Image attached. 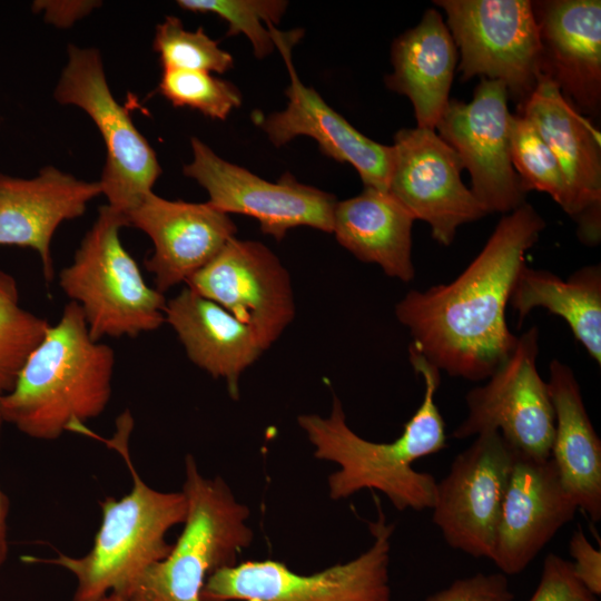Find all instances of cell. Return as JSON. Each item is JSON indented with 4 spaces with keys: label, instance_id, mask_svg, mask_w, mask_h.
Masks as SVG:
<instances>
[{
    "label": "cell",
    "instance_id": "6da1fadb",
    "mask_svg": "<svg viewBox=\"0 0 601 601\" xmlns=\"http://www.w3.org/2000/svg\"><path fill=\"white\" fill-rule=\"evenodd\" d=\"M545 223L524 203L504 215L486 244L451 283L410 290L395 314L408 328L411 343L450 376L489 378L513 351L518 336L505 311L526 252Z\"/></svg>",
    "mask_w": 601,
    "mask_h": 601
},
{
    "label": "cell",
    "instance_id": "7a4b0ae2",
    "mask_svg": "<svg viewBox=\"0 0 601 601\" xmlns=\"http://www.w3.org/2000/svg\"><path fill=\"white\" fill-rule=\"evenodd\" d=\"M408 358L423 378L424 395L394 441L371 442L352 431L336 396L328 417L316 414L297 417L314 446V456L338 465L328 476L332 500L347 499L368 489L382 492L398 511L433 508L436 480L430 473L414 470L412 464L446 447L445 423L435 403L441 371L412 344Z\"/></svg>",
    "mask_w": 601,
    "mask_h": 601
},
{
    "label": "cell",
    "instance_id": "3957f363",
    "mask_svg": "<svg viewBox=\"0 0 601 601\" xmlns=\"http://www.w3.org/2000/svg\"><path fill=\"white\" fill-rule=\"evenodd\" d=\"M115 352L91 338L70 302L28 356L13 388L0 396V415L21 433L56 440L98 417L112 392Z\"/></svg>",
    "mask_w": 601,
    "mask_h": 601
},
{
    "label": "cell",
    "instance_id": "277c9868",
    "mask_svg": "<svg viewBox=\"0 0 601 601\" xmlns=\"http://www.w3.org/2000/svg\"><path fill=\"white\" fill-rule=\"evenodd\" d=\"M129 422L128 416L120 420L109 444L124 457L132 487L119 500L108 496L100 503L101 523L92 548L77 558L62 553L50 559L29 558L30 562L59 565L72 573L77 581L73 601L120 594L145 569L168 555L173 544L166 535L187 516L183 491L155 490L134 467L128 450Z\"/></svg>",
    "mask_w": 601,
    "mask_h": 601
},
{
    "label": "cell",
    "instance_id": "5b68a950",
    "mask_svg": "<svg viewBox=\"0 0 601 601\" xmlns=\"http://www.w3.org/2000/svg\"><path fill=\"white\" fill-rule=\"evenodd\" d=\"M181 491L188 510L177 542L165 559L145 569L118 595L129 601H201L207 579L237 564L238 554L250 545L249 509L221 477L204 476L190 454Z\"/></svg>",
    "mask_w": 601,
    "mask_h": 601
},
{
    "label": "cell",
    "instance_id": "8992f818",
    "mask_svg": "<svg viewBox=\"0 0 601 601\" xmlns=\"http://www.w3.org/2000/svg\"><path fill=\"white\" fill-rule=\"evenodd\" d=\"M127 217L108 205L83 236L72 262L61 269L59 286L79 305L92 339L136 337L159 328L165 321L166 298L148 286L120 230Z\"/></svg>",
    "mask_w": 601,
    "mask_h": 601
},
{
    "label": "cell",
    "instance_id": "52a82bcc",
    "mask_svg": "<svg viewBox=\"0 0 601 601\" xmlns=\"http://www.w3.org/2000/svg\"><path fill=\"white\" fill-rule=\"evenodd\" d=\"M368 522L371 546L355 559L313 574H298L275 560L245 561L214 572L201 601H391L390 552L395 525L375 497Z\"/></svg>",
    "mask_w": 601,
    "mask_h": 601
},
{
    "label": "cell",
    "instance_id": "ba28073f",
    "mask_svg": "<svg viewBox=\"0 0 601 601\" xmlns=\"http://www.w3.org/2000/svg\"><path fill=\"white\" fill-rule=\"evenodd\" d=\"M53 97L83 110L99 130L106 161L98 180L108 206L127 214L152 191L161 174L157 155L114 97L98 49L69 45Z\"/></svg>",
    "mask_w": 601,
    "mask_h": 601
},
{
    "label": "cell",
    "instance_id": "9c48e42d",
    "mask_svg": "<svg viewBox=\"0 0 601 601\" xmlns=\"http://www.w3.org/2000/svg\"><path fill=\"white\" fill-rule=\"evenodd\" d=\"M460 49L462 80L481 76L504 83L518 106L541 76V42L532 1L437 0Z\"/></svg>",
    "mask_w": 601,
    "mask_h": 601
},
{
    "label": "cell",
    "instance_id": "30bf717a",
    "mask_svg": "<svg viewBox=\"0 0 601 601\" xmlns=\"http://www.w3.org/2000/svg\"><path fill=\"white\" fill-rule=\"evenodd\" d=\"M539 329L521 336L489 381L465 396L467 416L452 432L457 440L499 431L515 451L549 459L554 436V410L548 383L536 367Z\"/></svg>",
    "mask_w": 601,
    "mask_h": 601
},
{
    "label": "cell",
    "instance_id": "8fae6325",
    "mask_svg": "<svg viewBox=\"0 0 601 601\" xmlns=\"http://www.w3.org/2000/svg\"><path fill=\"white\" fill-rule=\"evenodd\" d=\"M514 456L499 431H484L436 482L432 521L452 549L492 559Z\"/></svg>",
    "mask_w": 601,
    "mask_h": 601
},
{
    "label": "cell",
    "instance_id": "7c38bea8",
    "mask_svg": "<svg viewBox=\"0 0 601 601\" xmlns=\"http://www.w3.org/2000/svg\"><path fill=\"white\" fill-rule=\"evenodd\" d=\"M190 144L193 160L183 173L205 188L208 203L223 213L257 219L262 231L277 240L298 226L333 231L334 195L300 184L288 173L275 183L267 181L224 160L196 137Z\"/></svg>",
    "mask_w": 601,
    "mask_h": 601
},
{
    "label": "cell",
    "instance_id": "4fadbf2b",
    "mask_svg": "<svg viewBox=\"0 0 601 601\" xmlns=\"http://www.w3.org/2000/svg\"><path fill=\"white\" fill-rule=\"evenodd\" d=\"M388 191L413 215L427 223L444 246L457 228L489 213L461 179L456 151L432 129H401L394 137Z\"/></svg>",
    "mask_w": 601,
    "mask_h": 601
},
{
    "label": "cell",
    "instance_id": "5bb4252c",
    "mask_svg": "<svg viewBox=\"0 0 601 601\" xmlns=\"http://www.w3.org/2000/svg\"><path fill=\"white\" fill-rule=\"evenodd\" d=\"M186 284L247 325L265 351L295 316L290 276L259 242L231 238Z\"/></svg>",
    "mask_w": 601,
    "mask_h": 601
},
{
    "label": "cell",
    "instance_id": "9a60e30c",
    "mask_svg": "<svg viewBox=\"0 0 601 601\" xmlns=\"http://www.w3.org/2000/svg\"><path fill=\"white\" fill-rule=\"evenodd\" d=\"M508 98L503 82L481 78L473 99L450 100L435 127L469 170L477 200L487 213L504 215L525 203L510 158Z\"/></svg>",
    "mask_w": 601,
    "mask_h": 601
},
{
    "label": "cell",
    "instance_id": "2e32d148",
    "mask_svg": "<svg viewBox=\"0 0 601 601\" xmlns=\"http://www.w3.org/2000/svg\"><path fill=\"white\" fill-rule=\"evenodd\" d=\"M554 154L566 188L564 211L578 224L589 246L601 237V148L592 124L546 76L541 75L528 99L518 106Z\"/></svg>",
    "mask_w": 601,
    "mask_h": 601
},
{
    "label": "cell",
    "instance_id": "e0dca14e",
    "mask_svg": "<svg viewBox=\"0 0 601 601\" xmlns=\"http://www.w3.org/2000/svg\"><path fill=\"white\" fill-rule=\"evenodd\" d=\"M273 35L290 78L286 89L288 105L283 111L266 117L256 111L254 121L276 147L297 136H309L317 141L323 154L338 162L352 165L364 187L388 191L393 147L361 134L313 88L299 80L292 61V47L300 38L302 31L282 32L273 27Z\"/></svg>",
    "mask_w": 601,
    "mask_h": 601
},
{
    "label": "cell",
    "instance_id": "ac0fdd59",
    "mask_svg": "<svg viewBox=\"0 0 601 601\" xmlns=\"http://www.w3.org/2000/svg\"><path fill=\"white\" fill-rule=\"evenodd\" d=\"M577 510L551 457L515 451L491 561L505 575L521 573Z\"/></svg>",
    "mask_w": 601,
    "mask_h": 601
},
{
    "label": "cell",
    "instance_id": "d6986e66",
    "mask_svg": "<svg viewBox=\"0 0 601 601\" xmlns=\"http://www.w3.org/2000/svg\"><path fill=\"white\" fill-rule=\"evenodd\" d=\"M129 227L142 230L154 252L145 260L156 289L165 293L187 282L235 237L237 227L210 203L165 199L150 191L126 214Z\"/></svg>",
    "mask_w": 601,
    "mask_h": 601
},
{
    "label": "cell",
    "instance_id": "ffe728a7",
    "mask_svg": "<svg viewBox=\"0 0 601 601\" xmlns=\"http://www.w3.org/2000/svg\"><path fill=\"white\" fill-rule=\"evenodd\" d=\"M541 42V75L583 114L601 106V2H532Z\"/></svg>",
    "mask_w": 601,
    "mask_h": 601
},
{
    "label": "cell",
    "instance_id": "44dd1931",
    "mask_svg": "<svg viewBox=\"0 0 601 601\" xmlns=\"http://www.w3.org/2000/svg\"><path fill=\"white\" fill-rule=\"evenodd\" d=\"M101 195L99 181H87L55 166L32 178L0 174V246L37 252L47 282L53 278L51 239L66 220L82 216Z\"/></svg>",
    "mask_w": 601,
    "mask_h": 601
},
{
    "label": "cell",
    "instance_id": "7402d4cb",
    "mask_svg": "<svg viewBox=\"0 0 601 601\" xmlns=\"http://www.w3.org/2000/svg\"><path fill=\"white\" fill-rule=\"evenodd\" d=\"M165 321L189 359L215 378H224L230 397L238 400L240 375L265 351L254 332L187 286L167 300Z\"/></svg>",
    "mask_w": 601,
    "mask_h": 601
},
{
    "label": "cell",
    "instance_id": "603a6c76",
    "mask_svg": "<svg viewBox=\"0 0 601 601\" xmlns=\"http://www.w3.org/2000/svg\"><path fill=\"white\" fill-rule=\"evenodd\" d=\"M548 388L554 410L550 457L578 509L592 522L601 519V441L585 410L573 371L553 359Z\"/></svg>",
    "mask_w": 601,
    "mask_h": 601
},
{
    "label": "cell",
    "instance_id": "cb8c5ba5",
    "mask_svg": "<svg viewBox=\"0 0 601 601\" xmlns=\"http://www.w3.org/2000/svg\"><path fill=\"white\" fill-rule=\"evenodd\" d=\"M457 58L451 32L434 9L394 40V71L385 77V83L411 100L418 128L435 130L450 101Z\"/></svg>",
    "mask_w": 601,
    "mask_h": 601
},
{
    "label": "cell",
    "instance_id": "d4e9b609",
    "mask_svg": "<svg viewBox=\"0 0 601 601\" xmlns=\"http://www.w3.org/2000/svg\"><path fill=\"white\" fill-rule=\"evenodd\" d=\"M413 215L390 193L372 187L337 201L333 231L337 242L365 263L404 283L414 278Z\"/></svg>",
    "mask_w": 601,
    "mask_h": 601
},
{
    "label": "cell",
    "instance_id": "484cf974",
    "mask_svg": "<svg viewBox=\"0 0 601 601\" xmlns=\"http://www.w3.org/2000/svg\"><path fill=\"white\" fill-rule=\"evenodd\" d=\"M519 324L536 307L562 317L575 339L601 364V266L587 265L568 279L524 265L514 283L510 302Z\"/></svg>",
    "mask_w": 601,
    "mask_h": 601
},
{
    "label": "cell",
    "instance_id": "4316f807",
    "mask_svg": "<svg viewBox=\"0 0 601 601\" xmlns=\"http://www.w3.org/2000/svg\"><path fill=\"white\" fill-rule=\"evenodd\" d=\"M50 324L20 306L13 276L0 269V396L9 393Z\"/></svg>",
    "mask_w": 601,
    "mask_h": 601
},
{
    "label": "cell",
    "instance_id": "83f0119b",
    "mask_svg": "<svg viewBox=\"0 0 601 601\" xmlns=\"http://www.w3.org/2000/svg\"><path fill=\"white\" fill-rule=\"evenodd\" d=\"M509 141L511 162L525 194L546 193L564 209L566 188L561 168L533 124L520 114L511 115Z\"/></svg>",
    "mask_w": 601,
    "mask_h": 601
},
{
    "label": "cell",
    "instance_id": "f1b7e54d",
    "mask_svg": "<svg viewBox=\"0 0 601 601\" xmlns=\"http://www.w3.org/2000/svg\"><path fill=\"white\" fill-rule=\"evenodd\" d=\"M154 50L162 70H195L223 73L233 67V56L219 48L199 27L195 31L184 28L175 16L165 17L156 26Z\"/></svg>",
    "mask_w": 601,
    "mask_h": 601
},
{
    "label": "cell",
    "instance_id": "f546056e",
    "mask_svg": "<svg viewBox=\"0 0 601 601\" xmlns=\"http://www.w3.org/2000/svg\"><path fill=\"white\" fill-rule=\"evenodd\" d=\"M177 4L195 13H214L228 23L227 36L244 33L256 58L268 56L275 46L273 27L284 16L282 0H178Z\"/></svg>",
    "mask_w": 601,
    "mask_h": 601
},
{
    "label": "cell",
    "instance_id": "4dcf8cb0",
    "mask_svg": "<svg viewBox=\"0 0 601 601\" xmlns=\"http://www.w3.org/2000/svg\"><path fill=\"white\" fill-rule=\"evenodd\" d=\"M158 91L175 107H189L219 120L242 104L240 92L233 83L206 71L162 70Z\"/></svg>",
    "mask_w": 601,
    "mask_h": 601
},
{
    "label": "cell",
    "instance_id": "1f68e13d",
    "mask_svg": "<svg viewBox=\"0 0 601 601\" xmlns=\"http://www.w3.org/2000/svg\"><path fill=\"white\" fill-rule=\"evenodd\" d=\"M574 575L571 561L549 553L539 584L529 601H599Z\"/></svg>",
    "mask_w": 601,
    "mask_h": 601
},
{
    "label": "cell",
    "instance_id": "d6a6232c",
    "mask_svg": "<svg viewBox=\"0 0 601 601\" xmlns=\"http://www.w3.org/2000/svg\"><path fill=\"white\" fill-rule=\"evenodd\" d=\"M514 592L502 572L482 573L454 580L425 601H513Z\"/></svg>",
    "mask_w": 601,
    "mask_h": 601
},
{
    "label": "cell",
    "instance_id": "836d02e7",
    "mask_svg": "<svg viewBox=\"0 0 601 601\" xmlns=\"http://www.w3.org/2000/svg\"><path fill=\"white\" fill-rule=\"evenodd\" d=\"M569 553L574 575L594 595H601V552L588 540L581 525H577L569 540Z\"/></svg>",
    "mask_w": 601,
    "mask_h": 601
},
{
    "label": "cell",
    "instance_id": "e575fe53",
    "mask_svg": "<svg viewBox=\"0 0 601 601\" xmlns=\"http://www.w3.org/2000/svg\"><path fill=\"white\" fill-rule=\"evenodd\" d=\"M100 6L101 2L95 0H36L31 8L35 13H41L47 23L66 29Z\"/></svg>",
    "mask_w": 601,
    "mask_h": 601
},
{
    "label": "cell",
    "instance_id": "d590c367",
    "mask_svg": "<svg viewBox=\"0 0 601 601\" xmlns=\"http://www.w3.org/2000/svg\"><path fill=\"white\" fill-rule=\"evenodd\" d=\"M3 423L4 422L0 415V434ZM8 514L9 500L8 496L0 489V569L6 562L8 555Z\"/></svg>",
    "mask_w": 601,
    "mask_h": 601
},
{
    "label": "cell",
    "instance_id": "8d00e7d4",
    "mask_svg": "<svg viewBox=\"0 0 601 601\" xmlns=\"http://www.w3.org/2000/svg\"><path fill=\"white\" fill-rule=\"evenodd\" d=\"M90 601H129L118 594H115V593H109L105 597H101L99 599H96V600H90Z\"/></svg>",
    "mask_w": 601,
    "mask_h": 601
}]
</instances>
